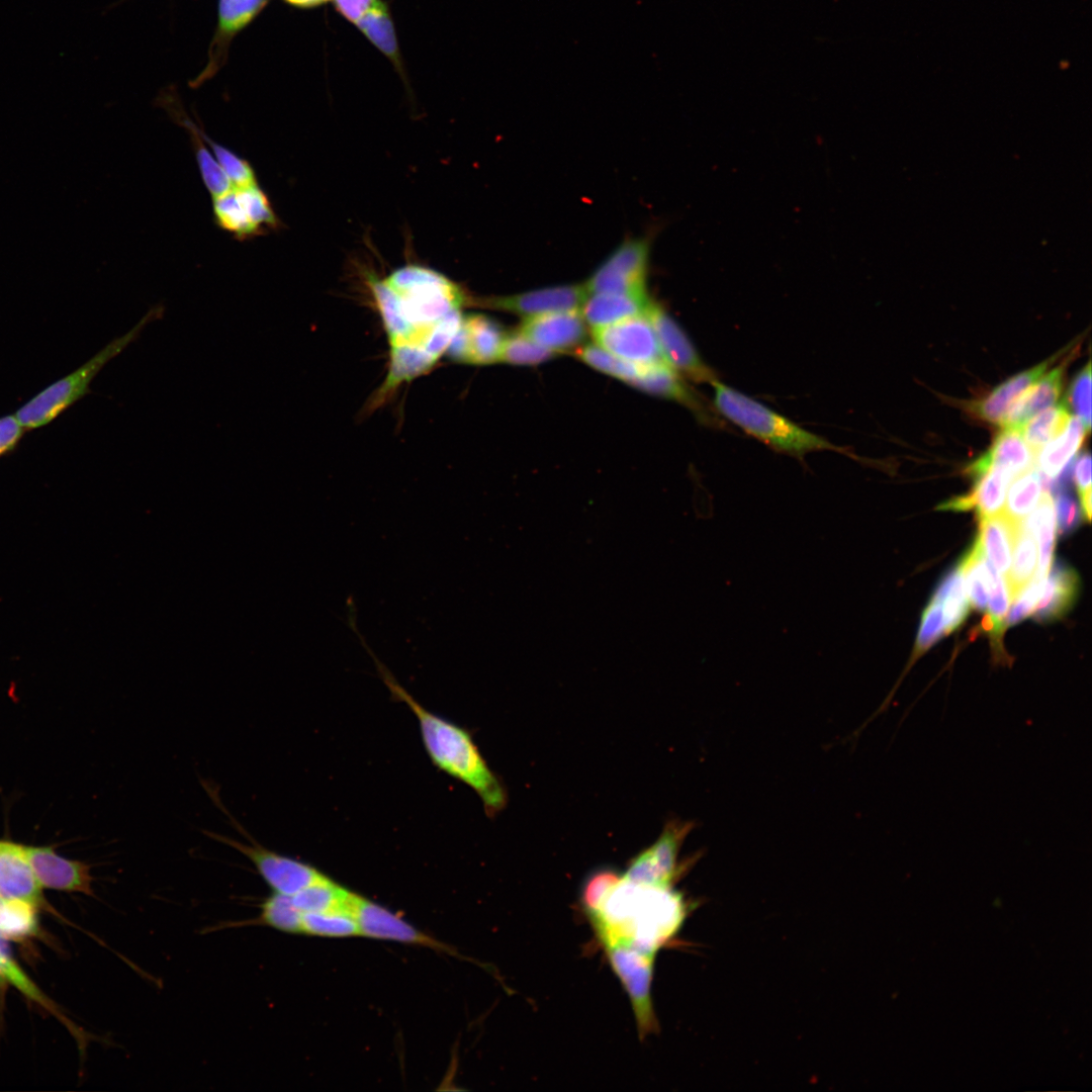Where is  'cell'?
Returning <instances> with one entry per match:
<instances>
[{
  "instance_id": "1",
  "label": "cell",
  "mask_w": 1092,
  "mask_h": 1092,
  "mask_svg": "<svg viewBox=\"0 0 1092 1092\" xmlns=\"http://www.w3.org/2000/svg\"><path fill=\"white\" fill-rule=\"evenodd\" d=\"M372 290L390 349L387 377L376 396L379 402L435 366L447 352L469 298L443 274L417 265L373 281Z\"/></svg>"
},
{
  "instance_id": "46",
  "label": "cell",
  "mask_w": 1092,
  "mask_h": 1092,
  "mask_svg": "<svg viewBox=\"0 0 1092 1092\" xmlns=\"http://www.w3.org/2000/svg\"><path fill=\"white\" fill-rule=\"evenodd\" d=\"M1046 578H1033L1012 600L1013 605L1004 621L1005 627L1014 625L1029 616L1037 605Z\"/></svg>"
},
{
  "instance_id": "15",
  "label": "cell",
  "mask_w": 1092,
  "mask_h": 1092,
  "mask_svg": "<svg viewBox=\"0 0 1092 1092\" xmlns=\"http://www.w3.org/2000/svg\"><path fill=\"white\" fill-rule=\"evenodd\" d=\"M23 848L41 888L93 895V877L89 864L65 858L50 847Z\"/></svg>"
},
{
  "instance_id": "14",
  "label": "cell",
  "mask_w": 1092,
  "mask_h": 1092,
  "mask_svg": "<svg viewBox=\"0 0 1092 1092\" xmlns=\"http://www.w3.org/2000/svg\"><path fill=\"white\" fill-rule=\"evenodd\" d=\"M586 296L584 285H560L482 299L481 303L490 308L530 317L555 311L578 310Z\"/></svg>"
},
{
  "instance_id": "38",
  "label": "cell",
  "mask_w": 1092,
  "mask_h": 1092,
  "mask_svg": "<svg viewBox=\"0 0 1092 1092\" xmlns=\"http://www.w3.org/2000/svg\"><path fill=\"white\" fill-rule=\"evenodd\" d=\"M35 906L0 895V934L21 938L36 930Z\"/></svg>"
},
{
  "instance_id": "28",
  "label": "cell",
  "mask_w": 1092,
  "mask_h": 1092,
  "mask_svg": "<svg viewBox=\"0 0 1092 1092\" xmlns=\"http://www.w3.org/2000/svg\"><path fill=\"white\" fill-rule=\"evenodd\" d=\"M966 578V592L972 606L983 611L987 607L992 581L993 565L985 559L980 538L977 536L970 550L959 564Z\"/></svg>"
},
{
  "instance_id": "11",
  "label": "cell",
  "mask_w": 1092,
  "mask_h": 1092,
  "mask_svg": "<svg viewBox=\"0 0 1092 1092\" xmlns=\"http://www.w3.org/2000/svg\"><path fill=\"white\" fill-rule=\"evenodd\" d=\"M351 911L357 921L360 936L421 945L456 954L451 946L426 934L385 907L356 893L352 896Z\"/></svg>"
},
{
  "instance_id": "2",
  "label": "cell",
  "mask_w": 1092,
  "mask_h": 1092,
  "mask_svg": "<svg viewBox=\"0 0 1092 1092\" xmlns=\"http://www.w3.org/2000/svg\"><path fill=\"white\" fill-rule=\"evenodd\" d=\"M359 638L373 657L378 673L392 697L406 704L416 715L424 746L432 762L450 777L469 786L481 799L487 815L493 816L504 809L506 791L469 732L424 708L375 657L362 636L359 635Z\"/></svg>"
},
{
  "instance_id": "23",
  "label": "cell",
  "mask_w": 1092,
  "mask_h": 1092,
  "mask_svg": "<svg viewBox=\"0 0 1092 1092\" xmlns=\"http://www.w3.org/2000/svg\"><path fill=\"white\" fill-rule=\"evenodd\" d=\"M1017 522L1008 518L1004 512L980 519L978 537L993 567L1006 575L1011 563Z\"/></svg>"
},
{
  "instance_id": "5",
  "label": "cell",
  "mask_w": 1092,
  "mask_h": 1092,
  "mask_svg": "<svg viewBox=\"0 0 1092 1092\" xmlns=\"http://www.w3.org/2000/svg\"><path fill=\"white\" fill-rule=\"evenodd\" d=\"M164 308L155 306L126 334L108 343L79 368L35 394L15 413L25 430L51 424L70 406L90 392V384L99 371L135 341L146 326L163 316Z\"/></svg>"
},
{
  "instance_id": "48",
  "label": "cell",
  "mask_w": 1092,
  "mask_h": 1092,
  "mask_svg": "<svg viewBox=\"0 0 1092 1092\" xmlns=\"http://www.w3.org/2000/svg\"><path fill=\"white\" fill-rule=\"evenodd\" d=\"M989 610L993 619L1004 622L1009 601H1011L1006 579L997 573L994 568L989 590Z\"/></svg>"
},
{
  "instance_id": "33",
  "label": "cell",
  "mask_w": 1092,
  "mask_h": 1092,
  "mask_svg": "<svg viewBox=\"0 0 1092 1092\" xmlns=\"http://www.w3.org/2000/svg\"><path fill=\"white\" fill-rule=\"evenodd\" d=\"M178 121L186 128L190 135L201 179L211 197L218 196L230 190L233 187V184L214 158L211 150L209 151L208 147L205 146L206 144L200 135L199 127L187 118L178 119Z\"/></svg>"
},
{
  "instance_id": "21",
  "label": "cell",
  "mask_w": 1092,
  "mask_h": 1092,
  "mask_svg": "<svg viewBox=\"0 0 1092 1092\" xmlns=\"http://www.w3.org/2000/svg\"><path fill=\"white\" fill-rule=\"evenodd\" d=\"M649 301L647 295L590 293L582 303L580 313L594 329L643 313Z\"/></svg>"
},
{
  "instance_id": "31",
  "label": "cell",
  "mask_w": 1092,
  "mask_h": 1092,
  "mask_svg": "<svg viewBox=\"0 0 1092 1092\" xmlns=\"http://www.w3.org/2000/svg\"><path fill=\"white\" fill-rule=\"evenodd\" d=\"M993 463L1018 475L1034 466L1035 455L1023 439L1021 429L1003 427L987 452Z\"/></svg>"
},
{
  "instance_id": "44",
  "label": "cell",
  "mask_w": 1092,
  "mask_h": 1092,
  "mask_svg": "<svg viewBox=\"0 0 1092 1092\" xmlns=\"http://www.w3.org/2000/svg\"><path fill=\"white\" fill-rule=\"evenodd\" d=\"M941 604L944 605V607H942L944 631L945 634H947L963 623L970 611V601L966 592L962 570L959 572Z\"/></svg>"
},
{
  "instance_id": "26",
  "label": "cell",
  "mask_w": 1092,
  "mask_h": 1092,
  "mask_svg": "<svg viewBox=\"0 0 1092 1092\" xmlns=\"http://www.w3.org/2000/svg\"><path fill=\"white\" fill-rule=\"evenodd\" d=\"M1013 476L1007 467L993 463L983 475L974 479L975 485L970 495L979 519L1003 512L1006 492Z\"/></svg>"
},
{
  "instance_id": "37",
  "label": "cell",
  "mask_w": 1092,
  "mask_h": 1092,
  "mask_svg": "<svg viewBox=\"0 0 1092 1092\" xmlns=\"http://www.w3.org/2000/svg\"><path fill=\"white\" fill-rule=\"evenodd\" d=\"M1070 418L1067 405L1061 403L1040 413L1022 426L1023 439L1034 455L1065 429Z\"/></svg>"
},
{
  "instance_id": "36",
  "label": "cell",
  "mask_w": 1092,
  "mask_h": 1092,
  "mask_svg": "<svg viewBox=\"0 0 1092 1092\" xmlns=\"http://www.w3.org/2000/svg\"><path fill=\"white\" fill-rule=\"evenodd\" d=\"M301 934L329 938L360 936L357 921L350 910L304 913Z\"/></svg>"
},
{
  "instance_id": "12",
  "label": "cell",
  "mask_w": 1092,
  "mask_h": 1092,
  "mask_svg": "<svg viewBox=\"0 0 1092 1092\" xmlns=\"http://www.w3.org/2000/svg\"><path fill=\"white\" fill-rule=\"evenodd\" d=\"M645 314L653 328L663 359L678 374L699 383H711L717 379L686 333L660 305L650 300Z\"/></svg>"
},
{
  "instance_id": "13",
  "label": "cell",
  "mask_w": 1092,
  "mask_h": 1092,
  "mask_svg": "<svg viewBox=\"0 0 1092 1092\" xmlns=\"http://www.w3.org/2000/svg\"><path fill=\"white\" fill-rule=\"evenodd\" d=\"M506 335L497 323L485 315H463L446 354L463 364H491L499 361Z\"/></svg>"
},
{
  "instance_id": "4",
  "label": "cell",
  "mask_w": 1092,
  "mask_h": 1092,
  "mask_svg": "<svg viewBox=\"0 0 1092 1092\" xmlns=\"http://www.w3.org/2000/svg\"><path fill=\"white\" fill-rule=\"evenodd\" d=\"M713 386V402L718 412L747 434L771 448L793 456L809 452L842 449L805 430L763 403L726 385L718 379Z\"/></svg>"
},
{
  "instance_id": "42",
  "label": "cell",
  "mask_w": 1092,
  "mask_h": 1092,
  "mask_svg": "<svg viewBox=\"0 0 1092 1092\" xmlns=\"http://www.w3.org/2000/svg\"><path fill=\"white\" fill-rule=\"evenodd\" d=\"M943 634L944 631V619L942 604L930 601L922 614L921 625L917 635L914 652L909 661V664L902 676L905 675L916 659L921 656L929 647L934 644Z\"/></svg>"
},
{
  "instance_id": "10",
  "label": "cell",
  "mask_w": 1092,
  "mask_h": 1092,
  "mask_svg": "<svg viewBox=\"0 0 1092 1092\" xmlns=\"http://www.w3.org/2000/svg\"><path fill=\"white\" fill-rule=\"evenodd\" d=\"M597 344L618 358L636 365L665 361L645 312L593 329Z\"/></svg>"
},
{
  "instance_id": "45",
  "label": "cell",
  "mask_w": 1092,
  "mask_h": 1092,
  "mask_svg": "<svg viewBox=\"0 0 1092 1092\" xmlns=\"http://www.w3.org/2000/svg\"><path fill=\"white\" fill-rule=\"evenodd\" d=\"M1068 402L1077 415V418L1089 432L1091 427V365L1088 363L1074 378L1069 394Z\"/></svg>"
},
{
  "instance_id": "52",
  "label": "cell",
  "mask_w": 1092,
  "mask_h": 1092,
  "mask_svg": "<svg viewBox=\"0 0 1092 1092\" xmlns=\"http://www.w3.org/2000/svg\"><path fill=\"white\" fill-rule=\"evenodd\" d=\"M286 1L291 3V4L301 6V7H311V6H316V5L323 4V3H325V2H327L329 0H286Z\"/></svg>"
},
{
  "instance_id": "24",
  "label": "cell",
  "mask_w": 1092,
  "mask_h": 1092,
  "mask_svg": "<svg viewBox=\"0 0 1092 1092\" xmlns=\"http://www.w3.org/2000/svg\"><path fill=\"white\" fill-rule=\"evenodd\" d=\"M1088 431L1080 420L1071 417L1065 429L1035 455L1034 466L1043 476L1053 478L1073 459Z\"/></svg>"
},
{
  "instance_id": "22",
  "label": "cell",
  "mask_w": 1092,
  "mask_h": 1092,
  "mask_svg": "<svg viewBox=\"0 0 1092 1092\" xmlns=\"http://www.w3.org/2000/svg\"><path fill=\"white\" fill-rule=\"evenodd\" d=\"M630 384L649 393L676 400L703 414L702 403L666 361L638 365L637 374Z\"/></svg>"
},
{
  "instance_id": "3",
  "label": "cell",
  "mask_w": 1092,
  "mask_h": 1092,
  "mask_svg": "<svg viewBox=\"0 0 1092 1092\" xmlns=\"http://www.w3.org/2000/svg\"><path fill=\"white\" fill-rule=\"evenodd\" d=\"M584 912L595 932L655 953L676 934L688 913L684 898L672 887L637 885L622 875L604 900Z\"/></svg>"
},
{
  "instance_id": "30",
  "label": "cell",
  "mask_w": 1092,
  "mask_h": 1092,
  "mask_svg": "<svg viewBox=\"0 0 1092 1092\" xmlns=\"http://www.w3.org/2000/svg\"><path fill=\"white\" fill-rule=\"evenodd\" d=\"M353 893L327 877L291 897L302 914L332 910L351 911Z\"/></svg>"
},
{
  "instance_id": "20",
  "label": "cell",
  "mask_w": 1092,
  "mask_h": 1092,
  "mask_svg": "<svg viewBox=\"0 0 1092 1092\" xmlns=\"http://www.w3.org/2000/svg\"><path fill=\"white\" fill-rule=\"evenodd\" d=\"M1052 360H1046L1007 379L984 398L975 401L971 405L972 412L984 421L1001 425L1011 402L1045 373Z\"/></svg>"
},
{
  "instance_id": "19",
  "label": "cell",
  "mask_w": 1092,
  "mask_h": 1092,
  "mask_svg": "<svg viewBox=\"0 0 1092 1092\" xmlns=\"http://www.w3.org/2000/svg\"><path fill=\"white\" fill-rule=\"evenodd\" d=\"M1045 582L1044 595L1034 612V618L1041 623L1065 616L1076 601L1080 584L1076 571L1062 561L1055 562Z\"/></svg>"
},
{
  "instance_id": "7",
  "label": "cell",
  "mask_w": 1092,
  "mask_h": 1092,
  "mask_svg": "<svg viewBox=\"0 0 1092 1092\" xmlns=\"http://www.w3.org/2000/svg\"><path fill=\"white\" fill-rule=\"evenodd\" d=\"M240 830L244 833L248 842H242L214 832H206V834L246 856L272 892L293 896L328 877L307 862L263 846L247 834L244 829L240 828Z\"/></svg>"
},
{
  "instance_id": "9",
  "label": "cell",
  "mask_w": 1092,
  "mask_h": 1092,
  "mask_svg": "<svg viewBox=\"0 0 1092 1092\" xmlns=\"http://www.w3.org/2000/svg\"><path fill=\"white\" fill-rule=\"evenodd\" d=\"M649 242L638 238L624 242L584 284L590 293L646 295Z\"/></svg>"
},
{
  "instance_id": "25",
  "label": "cell",
  "mask_w": 1092,
  "mask_h": 1092,
  "mask_svg": "<svg viewBox=\"0 0 1092 1092\" xmlns=\"http://www.w3.org/2000/svg\"><path fill=\"white\" fill-rule=\"evenodd\" d=\"M258 906V916L249 920L228 923L219 928L259 925L285 933L301 934L303 914L294 904L291 896L272 892Z\"/></svg>"
},
{
  "instance_id": "34",
  "label": "cell",
  "mask_w": 1092,
  "mask_h": 1092,
  "mask_svg": "<svg viewBox=\"0 0 1092 1092\" xmlns=\"http://www.w3.org/2000/svg\"><path fill=\"white\" fill-rule=\"evenodd\" d=\"M1040 473L1035 466L1017 475L1010 484L1003 512L1014 522L1024 520L1040 498Z\"/></svg>"
},
{
  "instance_id": "8",
  "label": "cell",
  "mask_w": 1092,
  "mask_h": 1092,
  "mask_svg": "<svg viewBox=\"0 0 1092 1092\" xmlns=\"http://www.w3.org/2000/svg\"><path fill=\"white\" fill-rule=\"evenodd\" d=\"M693 826L669 821L656 841L631 859L622 878L637 885L672 887L680 874L679 850Z\"/></svg>"
},
{
  "instance_id": "43",
  "label": "cell",
  "mask_w": 1092,
  "mask_h": 1092,
  "mask_svg": "<svg viewBox=\"0 0 1092 1092\" xmlns=\"http://www.w3.org/2000/svg\"><path fill=\"white\" fill-rule=\"evenodd\" d=\"M266 0H219V25L224 31H236L259 12Z\"/></svg>"
},
{
  "instance_id": "27",
  "label": "cell",
  "mask_w": 1092,
  "mask_h": 1092,
  "mask_svg": "<svg viewBox=\"0 0 1092 1092\" xmlns=\"http://www.w3.org/2000/svg\"><path fill=\"white\" fill-rule=\"evenodd\" d=\"M212 213L216 225L237 241H249L261 236L234 186L212 197Z\"/></svg>"
},
{
  "instance_id": "49",
  "label": "cell",
  "mask_w": 1092,
  "mask_h": 1092,
  "mask_svg": "<svg viewBox=\"0 0 1092 1092\" xmlns=\"http://www.w3.org/2000/svg\"><path fill=\"white\" fill-rule=\"evenodd\" d=\"M25 431L15 414L0 418V458L16 449Z\"/></svg>"
},
{
  "instance_id": "39",
  "label": "cell",
  "mask_w": 1092,
  "mask_h": 1092,
  "mask_svg": "<svg viewBox=\"0 0 1092 1092\" xmlns=\"http://www.w3.org/2000/svg\"><path fill=\"white\" fill-rule=\"evenodd\" d=\"M199 132L231 180L233 186H246L258 182L256 172L249 161L238 156L226 147L214 142L200 127Z\"/></svg>"
},
{
  "instance_id": "29",
  "label": "cell",
  "mask_w": 1092,
  "mask_h": 1092,
  "mask_svg": "<svg viewBox=\"0 0 1092 1092\" xmlns=\"http://www.w3.org/2000/svg\"><path fill=\"white\" fill-rule=\"evenodd\" d=\"M1038 503L1035 510L1021 522L1038 543L1039 562L1035 576L1046 578L1056 538L1055 507L1048 492L1040 497Z\"/></svg>"
},
{
  "instance_id": "32",
  "label": "cell",
  "mask_w": 1092,
  "mask_h": 1092,
  "mask_svg": "<svg viewBox=\"0 0 1092 1092\" xmlns=\"http://www.w3.org/2000/svg\"><path fill=\"white\" fill-rule=\"evenodd\" d=\"M1013 562L1006 575L1011 602L1031 580L1036 565L1037 545L1034 536L1018 522L1013 545Z\"/></svg>"
},
{
  "instance_id": "18",
  "label": "cell",
  "mask_w": 1092,
  "mask_h": 1092,
  "mask_svg": "<svg viewBox=\"0 0 1092 1092\" xmlns=\"http://www.w3.org/2000/svg\"><path fill=\"white\" fill-rule=\"evenodd\" d=\"M1066 363L1046 374L1016 397L1008 407L1001 425L1021 429L1031 417L1054 404L1060 396Z\"/></svg>"
},
{
  "instance_id": "40",
  "label": "cell",
  "mask_w": 1092,
  "mask_h": 1092,
  "mask_svg": "<svg viewBox=\"0 0 1092 1092\" xmlns=\"http://www.w3.org/2000/svg\"><path fill=\"white\" fill-rule=\"evenodd\" d=\"M576 355L593 368L629 383L638 371V365L618 358L599 345L583 346Z\"/></svg>"
},
{
  "instance_id": "16",
  "label": "cell",
  "mask_w": 1092,
  "mask_h": 1092,
  "mask_svg": "<svg viewBox=\"0 0 1092 1092\" xmlns=\"http://www.w3.org/2000/svg\"><path fill=\"white\" fill-rule=\"evenodd\" d=\"M585 322L579 310L526 317L520 330L522 335L552 353L578 347L585 338Z\"/></svg>"
},
{
  "instance_id": "50",
  "label": "cell",
  "mask_w": 1092,
  "mask_h": 1092,
  "mask_svg": "<svg viewBox=\"0 0 1092 1092\" xmlns=\"http://www.w3.org/2000/svg\"><path fill=\"white\" fill-rule=\"evenodd\" d=\"M337 10L349 21L356 23L361 16L381 1L379 0H333Z\"/></svg>"
},
{
  "instance_id": "51",
  "label": "cell",
  "mask_w": 1092,
  "mask_h": 1092,
  "mask_svg": "<svg viewBox=\"0 0 1092 1092\" xmlns=\"http://www.w3.org/2000/svg\"><path fill=\"white\" fill-rule=\"evenodd\" d=\"M1073 476L1079 494L1091 490V457L1088 452L1077 458L1073 467Z\"/></svg>"
},
{
  "instance_id": "47",
  "label": "cell",
  "mask_w": 1092,
  "mask_h": 1092,
  "mask_svg": "<svg viewBox=\"0 0 1092 1092\" xmlns=\"http://www.w3.org/2000/svg\"><path fill=\"white\" fill-rule=\"evenodd\" d=\"M1055 495L1059 535L1070 534L1080 525L1083 515L1071 493L1064 490Z\"/></svg>"
},
{
  "instance_id": "6",
  "label": "cell",
  "mask_w": 1092,
  "mask_h": 1092,
  "mask_svg": "<svg viewBox=\"0 0 1092 1092\" xmlns=\"http://www.w3.org/2000/svg\"><path fill=\"white\" fill-rule=\"evenodd\" d=\"M614 973L627 992L641 1039L658 1030L651 985L655 952L605 932L596 933Z\"/></svg>"
},
{
  "instance_id": "41",
  "label": "cell",
  "mask_w": 1092,
  "mask_h": 1092,
  "mask_svg": "<svg viewBox=\"0 0 1092 1092\" xmlns=\"http://www.w3.org/2000/svg\"><path fill=\"white\" fill-rule=\"evenodd\" d=\"M553 356V353L537 345L524 335L514 333L506 335L499 361L510 364L535 365Z\"/></svg>"
},
{
  "instance_id": "35",
  "label": "cell",
  "mask_w": 1092,
  "mask_h": 1092,
  "mask_svg": "<svg viewBox=\"0 0 1092 1092\" xmlns=\"http://www.w3.org/2000/svg\"><path fill=\"white\" fill-rule=\"evenodd\" d=\"M356 25L377 49L399 65L398 47L393 23L386 6L382 2L366 11L356 22Z\"/></svg>"
},
{
  "instance_id": "17",
  "label": "cell",
  "mask_w": 1092,
  "mask_h": 1092,
  "mask_svg": "<svg viewBox=\"0 0 1092 1092\" xmlns=\"http://www.w3.org/2000/svg\"><path fill=\"white\" fill-rule=\"evenodd\" d=\"M0 895L25 901L35 907L42 902L38 884L23 845L0 841Z\"/></svg>"
}]
</instances>
